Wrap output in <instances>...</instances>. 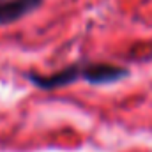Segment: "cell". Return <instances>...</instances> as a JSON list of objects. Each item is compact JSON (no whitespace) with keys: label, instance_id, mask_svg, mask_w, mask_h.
<instances>
[{"label":"cell","instance_id":"obj_1","mask_svg":"<svg viewBox=\"0 0 152 152\" xmlns=\"http://www.w3.org/2000/svg\"><path fill=\"white\" fill-rule=\"evenodd\" d=\"M129 75L126 67L115 66V64H104V62H94L81 66V78L90 85H106L115 83L118 80H124Z\"/></svg>","mask_w":152,"mask_h":152},{"label":"cell","instance_id":"obj_2","mask_svg":"<svg viewBox=\"0 0 152 152\" xmlns=\"http://www.w3.org/2000/svg\"><path fill=\"white\" fill-rule=\"evenodd\" d=\"M81 78V66L78 64H73V66H67L53 75H48V76H39L30 73L28 75V80L39 87L42 90H53V88H60V87H66V85H71Z\"/></svg>","mask_w":152,"mask_h":152},{"label":"cell","instance_id":"obj_3","mask_svg":"<svg viewBox=\"0 0 152 152\" xmlns=\"http://www.w3.org/2000/svg\"><path fill=\"white\" fill-rule=\"evenodd\" d=\"M42 0H7L0 2V25H11L20 18L37 11Z\"/></svg>","mask_w":152,"mask_h":152}]
</instances>
